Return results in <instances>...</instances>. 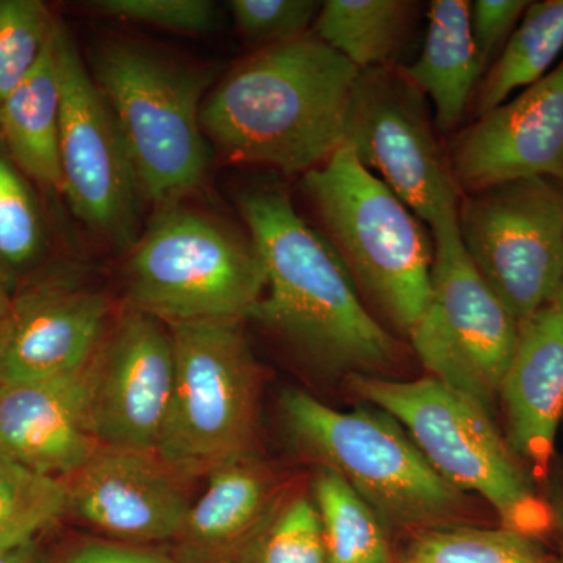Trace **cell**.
<instances>
[{
    "label": "cell",
    "mask_w": 563,
    "mask_h": 563,
    "mask_svg": "<svg viewBox=\"0 0 563 563\" xmlns=\"http://www.w3.org/2000/svg\"><path fill=\"white\" fill-rule=\"evenodd\" d=\"M551 507H553L554 526H558L562 540V554L558 562L563 563V476L558 490H555L554 501L551 503Z\"/></svg>",
    "instance_id": "d590c367"
},
{
    "label": "cell",
    "mask_w": 563,
    "mask_h": 563,
    "mask_svg": "<svg viewBox=\"0 0 563 563\" xmlns=\"http://www.w3.org/2000/svg\"><path fill=\"white\" fill-rule=\"evenodd\" d=\"M507 443L539 479L550 472L563 420V307H543L520 325L499 395Z\"/></svg>",
    "instance_id": "ac0fdd59"
},
{
    "label": "cell",
    "mask_w": 563,
    "mask_h": 563,
    "mask_svg": "<svg viewBox=\"0 0 563 563\" xmlns=\"http://www.w3.org/2000/svg\"><path fill=\"white\" fill-rule=\"evenodd\" d=\"M280 415L292 443L339 474L384 523L412 528L453 517L462 492L448 484L406 429L377 407L340 412L302 390L284 391Z\"/></svg>",
    "instance_id": "8992f818"
},
{
    "label": "cell",
    "mask_w": 563,
    "mask_h": 563,
    "mask_svg": "<svg viewBox=\"0 0 563 563\" xmlns=\"http://www.w3.org/2000/svg\"><path fill=\"white\" fill-rule=\"evenodd\" d=\"M54 22L40 0H0V109L35 68Z\"/></svg>",
    "instance_id": "4316f807"
},
{
    "label": "cell",
    "mask_w": 563,
    "mask_h": 563,
    "mask_svg": "<svg viewBox=\"0 0 563 563\" xmlns=\"http://www.w3.org/2000/svg\"><path fill=\"white\" fill-rule=\"evenodd\" d=\"M429 228L431 298L410 332V342L432 377L493 413L520 340V322L466 254L457 210L442 214Z\"/></svg>",
    "instance_id": "9c48e42d"
},
{
    "label": "cell",
    "mask_w": 563,
    "mask_h": 563,
    "mask_svg": "<svg viewBox=\"0 0 563 563\" xmlns=\"http://www.w3.org/2000/svg\"><path fill=\"white\" fill-rule=\"evenodd\" d=\"M272 495V474L254 455L214 466L177 536L185 553L195 561H211L231 550L262 521Z\"/></svg>",
    "instance_id": "ffe728a7"
},
{
    "label": "cell",
    "mask_w": 563,
    "mask_h": 563,
    "mask_svg": "<svg viewBox=\"0 0 563 563\" xmlns=\"http://www.w3.org/2000/svg\"><path fill=\"white\" fill-rule=\"evenodd\" d=\"M446 154L462 195L528 177L563 180V58L543 79L454 133Z\"/></svg>",
    "instance_id": "4fadbf2b"
},
{
    "label": "cell",
    "mask_w": 563,
    "mask_h": 563,
    "mask_svg": "<svg viewBox=\"0 0 563 563\" xmlns=\"http://www.w3.org/2000/svg\"><path fill=\"white\" fill-rule=\"evenodd\" d=\"M302 188L320 220L317 231L361 298L409 336L431 298L433 239L424 222L346 144L302 176Z\"/></svg>",
    "instance_id": "3957f363"
},
{
    "label": "cell",
    "mask_w": 563,
    "mask_h": 563,
    "mask_svg": "<svg viewBox=\"0 0 563 563\" xmlns=\"http://www.w3.org/2000/svg\"><path fill=\"white\" fill-rule=\"evenodd\" d=\"M65 483L69 510L122 542L177 539L191 506L185 481L143 451L101 444Z\"/></svg>",
    "instance_id": "9a60e30c"
},
{
    "label": "cell",
    "mask_w": 563,
    "mask_h": 563,
    "mask_svg": "<svg viewBox=\"0 0 563 563\" xmlns=\"http://www.w3.org/2000/svg\"><path fill=\"white\" fill-rule=\"evenodd\" d=\"M358 73L312 32L257 49L203 99V135L233 165L306 176L343 146Z\"/></svg>",
    "instance_id": "7a4b0ae2"
},
{
    "label": "cell",
    "mask_w": 563,
    "mask_h": 563,
    "mask_svg": "<svg viewBox=\"0 0 563 563\" xmlns=\"http://www.w3.org/2000/svg\"><path fill=\"white\" fill-rule=\"evenodd\" d=\"M243 320L173 322L174 388L157 457L187 481L252 454L258 368Z\"/></svg>",
    "instance_id": "ba28073f"
},
{
    "label": "cell",
    "mask_w": 563,
    "mask_h": 563,
    "mask_svg": "<svg viewBox=\"0 0 563 563\" xmlns=\"http://www.w3.org/2000/svg\"><path fill=\"white\" fill-rule=\"evenodd\" d=\"M410 0H328L312 33L358 70L398 65L418 20Z\"/></svg>",
    "instance_id": "7402d4cb"
},
{
    "label": "cell",
    "mask_w": 563,
    "mask_h": 563,
    "mask_svg": "<svg viewBox=\"0 0 563 563\" xmlns=\"http://www.w3.org/2000/svg\"><path fill=\"white\" fill-rule=\"evenodd\" d=\"M265 284L251 235L177 206L162 209L141 233L125 266L132 309L165 324L247 320Z\"/></svg>",
    "instance_id": "52a82bcc"
},
{
    "label": "cell",
    "mask_w": 563,
    "mask_h": 563,
    "mask_svg": "<svg viewBox=\"0 0 563 563\" xmlns=\"http://www.w3.org/2000/svg\"><path fill=\"white\" fill-rule=\"evenodd\" d=\"M563 52V0L529 3L499 57L474 92V118L483 117L523 91L551 69Z\"/></svg>",
    "instance_id": "603a6c76"
},
{
    "label": "cell",
    "mask_w": 563,
    "mask_h": 563,
    "mask_svg": "<svg viewBox=\"0 0 563 563\" xmlns=\"http://www.w3.org/2000/svg\"><path fill=\"white\" fill-rule=\"evenodd\" d=\"M173 388L168 325L131 307L107 333L101 347L92 409L99 444L155 454Z\"/></svg>",
    "instance_id": "5bb4252c"
},
{
    "label": "cell",
    "mask_w": 563,
    "mask_h": 563,
    "mask_svg": "<svg viewBox=\"0 0 563 563\" xmlns=\"http://www.w3.org/2000/svg\"><path fill=\"white\" fill-rule=\"evenodd\" d=\"M404 563H559L532 537L509 529H435L415 540Z\"/></svg>",
    "instance_id": "484cf974"
},
{
    "label": "cell",
    "mask_w": 563,
    "mask_h": 563,
    "mask_svg": "<svg viewBox=\"0 0 563 563\" xmlns=\"http://www.w3.org/2000/svg\"><path fill=\"white\" fill-rule=\"evenodd\" d=\"M437 132L431 103L401 65L358 73L344 144L428 225L462 199Z\"/></svg>",
    "instance_id": "8fae6325"
},
{
    "label": "cell",
    "mask_w": 563,
    "mask_h": 563,
    "mask_svg": "<svg viewBox=\"0 0 563 563\" xmlns=\"http://www.w3.org/2000/svg\"><path fill=\"white\" fill-rule=\"evenodd\" d=\"M68 510L65 479L0 454V553L35 542L36 533Z\"/></svg>",
    "instance_id": "d4e9b609"
},
{
    "label": "cell",
    "mask_w": 563,
    "mask_h": 563,
    "mask_svg": "<svg viewBox=\"0 0 563 563\" xmlns=\"http://www.w3.org/2000/svg\"><path fill=\"white\" fill-rule=\"evenodd\" d=\"M0 563H46L35 542L0 553Z\"/></svg>",
    "instance_id": "836d02e7"
},
{
    "label": "cell",
    "mask_w": 563,
    "mask_h": 563,
    "mask_svg": "<svg viewBox=\"0 0 563 563\" xmlns=\"http://www.w3.org/2000/svg\"><path fill=\"white\" fill-rule=\"evenodd\" d=\"M62 84L55 22L32 73L0 109V133L14 163L44 187L63 190Z\"/></svg>",
    "instance_id": "44dd1931"
},
{
    "label": "cell",
    "mask_w": 563,
    "mask_h": 563,
    "mask_svg": "<svg viewBox=\"0 0 563 563\" xmlns=\"http://www.w3.org/2000/svg\"><path fill=\"white\" fill-rule=\"evenodd\" d=\"M110 307L90 288L44 285L13 298L0 320V387L76 372L98 354Z\"/></svg>",
    "instance_id": "e0dca14e"
},
{
    "label": "cell",
    "mask_w": 563,
    "mask_h": 563,
    "mask_svg": "<svg viewBox=\"0 0 563 563\" xmlns=\"http://www.w3.org/2000/svg\"><path fill=\"white\" fill-rule=\"evenodd\" d=\"M528 0H474L470 2V31L484 74L499 57L504 46L529 7Z\"/></svg>",
    "instance_id": "1f68e13d"
},
{
    "label": "cell",
    "mask_w": 563,
    "mask_h": 563,
    "mask_svg": "<svg viewBox=\"0 0 563 563\" xmlns=\"http://www.w3.org/2000/svg\"><path fill=\"white\" fill-rule=\"evenodd\" d=\"M463 247L520 325L558 298L563 280V180L528 177L465 192Z\"/></svg>",
    "instance_id": "30bf717a"
},
{
    "label": "cell",
    "mask_w": 563,
    "mask_h": 563,
    "mask_svg": "<svg viewBox=\"0 0 563 563\" xmlns=\"http://www.w3.org/2000/svg\"><path fill=\"white\" fill-rule=\"evenodd\" d=\"M554 302H558L559 306L563 307V280H562V285H561V290H559L558 298H555Z\"/></svg>",
    "instance_id": "8d00e7d4"
},
{
    "label": "cell",
    "mask_w": 563,
    "mask_h": 563,
    "mask_svg": "<svg viewBox=\"0 0 563 563\" xmlns=\"http://www.w3.org/2000/svg\"><path fill=\"white\" fill-rule=\"evenodd\" d=\"M350 383L363 401L406 429L448 484L487 499L504 529L536 539L553 528V507L533 490L520 459L479 404L435 377L406 383L352 374Z\"/></svg>",
    "instance_id": "5b68a950"
},
{
    "label": "cell",
    "mask_w": 563,
    "mask_h": 563,
    "mask_svg": "<svg viewBox=\"0 0 563 563\" xmlns=\"http://www.w3.org/2000/svg\"><path fill=\"white\" fill-rule=\"evenodd\" d=\"M90 70L120 128L143 198L168 209L198 190L209 168L201 125L209 74L128 40L98 46Z\"/></svg>",
    "instance_id": "277c9868"
},
{
    "label": "cell",
    "mask_w": 563,
    "mask_h": 563,
    "mask_svg": "<svg viewBox=\"0 0 563 563\" xmlns=\"http://www.w3.org/2000/svg\"><path fill=\"white\" fill-rule=\"evenodd\" d=\"M255 563H328L312 498L298 496L282 507L263 532Z\"/></svg>",
    "instance_id": "f1b7e54d"
},
{
    "label": "cell",
    "mask_w": 563,
    "mask_h": 563,
    "mask_svg": "<svg viewBox=\"0 0 563 563\" xmlns=\"http://www.w3.org/2000/svg\"><path fill=\"white\" fill-rule=\"evenodd\" d=\"M99 365L101 350L76 372L0 387V454L62 479L90 461L101 446L92 417Z\"/></svg>",
    "instance_id": "2e32d148"
},
{
    "label": "cell",
    "mask_w": 563,
    "mask_h": 563,
    "mask_svg": "<svg viewBox=\"0 0 563 563\" xmlns=\"http://www.w3.org/2000/svg\"><path fill=\"white\" fill-rule=\"evenodd\" d=\"M312 490L328 563H391L383 518L343 477L320 466Z\"/></svg>",
    "instance_id": "cb8c5ba5"
},
{
    "label": "cell",
    "mask_w": 563,
    "mask_h": 563,
    "mask_svg": "<svg viewBox=\"0 0 563 563\" xmlns=\"http://www.w3.org/2000/svg\"><path fill=\"white\" fill-rule=\"evenodd\" d=\"M66 563H172L168 559L151 551L120 544L95 543L81 548Z\"/></svg>",
    "instance_id": "d6a6232c"
},
{
    "label": "cell",
    "mask_w": 563,
    "mask_h": 563,
    "mask_svg": "<svg viewBox=\"0 0 563 563\" xmlns=\"http://www.w3.org/2000/svg\"><path fill=\"white\" fill-rule=\"evenodd\" d=\"M55 44L62 84V192L90 231L113 246L133 247L144 198L131 155L91 70L58 22Z\"/></svg>",
    "instance_id": "7c38bea8"
},
{
    "label": "cell",
    "mask_w": 563,
    "mask_h": 563,
    "mask_svg": "<svg viewBox=\"0 0 563 563\" xmlns=\"http://www.w3.org/2000/svg\"><path fill=\"white\" fill-rule=\"evenodd\" d=\"M13 296L10 292V276L3 268V262L0 261V320L9 312Z\"/></svg>",
    "instance_id": "e575fe53"
},
{
    "label": "cell",
    "mask_w": 563,
    "mask_h": 563,
    "mask_svg": "<svg viewBox=\"0 0 563 563\" xmlns=\"http://www.w3.org/2000/svg\"><path fill=\"white\" fill-rule=\"evenodd\" d=\"M43 247V221L31 185L0 155V261L32 262Z\"/></svg>",
    "instance_id": "83f0119b"
},
{
    "label": "cell",
    "mask_w": 563,
    "mask_h": 563,
    "mask_svg": "<svg viewBox=\"0 0 563 563\" xmlns=\"http://www.w3.org/2000/svg\"><path fill=\"white\" fill-rule=\"evenodd\" d=\"M402 69L432 103L437 131L457 133L484 77L470 31L468 0H432L421 54Z\"/></svg>",
    "instance_id": "d6986e66"
},
{
    "label": "cell",
    "mask_w": 563,
    "mask_h": 563,
    "mask_svg": "<svg viewBox=\"0 0 563 563\" xmlns=\"http://www.w3.org/2000/svg\"><path fill=\"white\" fill-rule=\"evenodd\" d=\"M91 5L106 16L187 35L209 33L218 21L210 0H96Z\"/></svg>",
    "instance_id": "4dcf8cb0"
},
{
    "label": "cell",
    "mask_w": 563,
    "mask_h": 563,
    "mask_svg": "<svg viewBox=\"0 0 563 563\" xmlns=\"http://www.w3.org/2000/svg\"><path fill=\"white\" fill-rule=\"evenodd\" d=\"M321 5L317 0H232L229 10L244 38L263 49L310 33Z\"/></svg>",
    "instance_id": "f546056e"
},
{
    "label": "cell",
    "mask_w": 563,
    "mask_h": 563,
    "mask_svg": "<svg viewBox=\"0 0 563 563\" xmlns=\"http://www.w3.org/2000/svg\"><path fill=\"white\" fill-rule=\"evenodd\" d=\"M239 210L266 276L247 320L329 373L374 376L401 361V344L365 306L343 263L284 188L252 185L240 192Z\"/></svg>",
    "instance_id": "6da1fadb"
}]
</instances>
